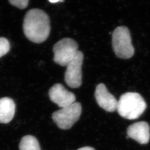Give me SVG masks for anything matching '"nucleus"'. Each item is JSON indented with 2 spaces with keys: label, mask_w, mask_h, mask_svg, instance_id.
<instances>
[{
  "label": "nucleus",
  "mask_w": 150,
  "mask_h": 150,
  "mask_svg": "<svg viewBox=\"0 0 150 150\" xmlns=\"http://www.w3.org/2000/svg\"><path fill=\"white\" fill-rule=\"evenodd\" d=\"M23 29L25 36L32 42H43L48 38L50 33L49 17L42 10L31 9L24 17Z\"/></svg>",
  "instance_id": "1"
},
{
  "label": "nucleus",
  "mask_w": 150,
  "mask_h": 150,
  "mask_svg": "<svg viewBox=\"0 0 150 150\" xmlns=\"http://www.w3.org/2000/svg\"><path fill=\"white\" fill-rule=\"evenodd\" d=\"M146 103L139 93L127 92L120 97L117 101V110L123 118L135 120L144 112Z\"/></svg>",
  "instance_id": "2"
},
{
  "label": "nucleus",
  "mask_w": 150,
  "mask_h": 150,
  "mask_svg": "<svg viewBox=\"0 0 150 150\" xmlns=\"http://www.w3.org/2000/svg\"><path fill=\"white\" fill-rule=\"evenodd\" d=\"M112 48L116 56L122 59H129L134 54L131 33L126 26H119L112 33Z\"/></svg>",
  "instance_id": "3"
},
{
  "label": "nucleus",
  "mask_w": 150,
  "mask_h": 150,
  "mask_svg": "<svg viewBox=\"0 0 150 150\" xmlns=\"http://www.w3.org/2000/svg\"><path fill=\"white\" fill-rule=\"evenodd\" d=\"M81 112L82 106L80 103L74 102L67 107L54 112L52 117L54 122L59 129H68L79 120Z\"/></svg>",
  "instance_id": "4"
},
{
  "label": "nucleus",
  "mask_w": 150,
  "mask_h": 150,
  "mask_svg": "<svg viewBox=\"0 0 150 150\" xmlns=\"http://www.w3.org/2000/svg\"><path fill=\"white\" fill-rule=\"evenodd\" d=\"M77 42L70 38H64L59 40L53 47L54 61L57 64L66 66L73 59L79 51Z\"/></svg>",
  "instance_id": "5"
},
{
  "label": "nucleus",
  "mask_w": 150,
  "mask_h": 150,
  "mask_svg": "<svg viewBox=\"0 0 150 150\" xmlns=\"http://www.w3.org/2000/svg\"><path fill=\"white\" fill-rule=\"evenodd\" d=\"M83 61V54L80 51H78L73 59L66 65L64 81L71 88H79L82 85Z\"/></svg>",
  "instance_id": "6"
},
{
  "label": "nucleus",
  "mask_w": 150,
  "mask_h": 150,
  "mask_svg": "<svg viewBox=\"0 0 150 150\" xmlns=\"http://www.w3.org/2000/svg\"><path fill=\"white\" fill-rule=\"evenodd\" d=\"M48 95L51 101L62 108L72 105L76 100L75 95L60 83L54 85L50 89Z\"/></svg>",
  "instance_id": "7"
},
{
  "label": "nucleus",
  "mask_w": 150,
  "mask_h": 150,
  "mask_svg": "<svg viewBox=\"0 0 150 150\" xmlns=\"http://www.w3.org/2000/svg\"><path fill=\"white\" fill-rule=\"evenodd\" d=\"M95 97L98 105L108 112H114L117 110V101L116 98L110 93L103 83L97 86Z\"/></svg>",
  "instance_id": "8"
},
{
  "label": "nucleus",
  "mask_w": 150,
  "mask_h": 150,
  "mask_svg": "<svg viewBox=\"0 0 150 150\" xmlns=\"http://www.w3.org/2000/svg\"><path fill=\"white\" fill-rule=\"evenodd\" d=\"M127 134L129 138L140 144H146L150 139V126L145 121L136 122L129 126Z\"/></svg>",
  "instance_id": "9"
},
{
  "label": "nucleus",
  "mask_w": 150,
  "mask_h": 150,
  "mask_svg": "<svg viewBox=\"0 0 150 150\" xmlns=\"http://www.w3.org/2000/svg\"><path fill=\"white\" fill-rule=\"evenodd\" d=\"M16 105L9 97L0 99V123H9L13 119L15 113Z\"/></svg>",
  "instance_id": "10"
},
{
  "label": "nucleus",
  "mask_w": 150,
  "mask_h": 150,
  "mask_svg": "<svg viewBox=\"0 0 150 150\" xmlns=\"http://www.w3.org/2000/svg\"><path fill=\"white\" fill-rule=\"evenodd\" d=\"M20 150H41L38 139L31 135H27L22 138L19 145Z\"/></svg>",
  "instance_id": "11"
},
{
  "label": "nucleus",
  "mask_w": 150,
  "mask_h": 150,
  "mask_svg": "<svg viewBox=\"0 0 150 150\" xmlns=\"http://www.w3.org/2000/svg\"><path fill=\"white\" fill-rule=\"evenodd\" d=\"M10 50L8 40L5 38H0V58L7 54Z\"/></svg>",
  "instance_id": "12"
},
{
  "label": "nucleus",
  "mask_w": 150,
  "mask_h": 150,
  "mask_svg": "<svg viewBox=\"0 0 150 150\" xmlns=\"http://www.w3.org/2000/svg\"><path fill=\"white\" fill-rule=\"evenodd\" d=\"M10 4L20 9H25L28 5L29 0H8Z\"/></svg>",
  "instance_id": "13"
},
{
  "label": "nucleus",
  "mask_w": 150,
  "mask_h": 150,
  "mask_svg": "<svg viewBox=\"0 0 150 150\" xmlns=\"http://www.w3.org/2000/svg\"><path fill=\"white\" fill-rule=\"evenodd\" d=\"M77 150H95L93 148L91 147H83L80 148Z\"/></svg>",
  "instance_id": "14"
},
{
  "label": "nucleus",
  "mask_w": 150,
  "mask_h": 150,
  "mask_svg": "<svg viewBox=\"0 0 150 150\" xmlns=\"http://www.w3.org/2000/svg\"><path fill=\"white\" fill-rule=\"evenodd\" d=\"M49 1H50L51 3H56V2H59V1L63 2V0H49Z\"/></svg>",
  "instance_id": "15"
}]
</instances>
